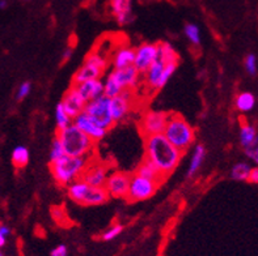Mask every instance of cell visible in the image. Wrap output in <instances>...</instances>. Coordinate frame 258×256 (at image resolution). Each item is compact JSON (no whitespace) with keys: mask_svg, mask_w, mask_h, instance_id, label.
Wrapping results in <instances>:
<instances>
[{"mask_svg":"<svg viewBox=\"0 0 258 256\" xmlns=\"http://www.w3.org/2000/svg\"><path fill=\"white\" fill-rule=\"evenodd\" d=\"M146 158L156 166L159 172L168 178L182 159V152L177 149L164 135H155L144 139Z\"/></svg>","mask_w":258,"mask_h":256,"instance_id":"cell-1","label":"cell"},{"mask_svg":"<svg viewBox=\"0 0 258 256\" xmlns=\"http://www.w3.org/2000/svg\"><path fill=\"white\" fill-rule=\"evenodd\" d=\"M89 158L87 157L64 156L63 158L50 162V172L52 178L59 186L67 187L72 182L78 181L83 177L85 169L89 165Z\"/></svg>","mask_w":258,"mask_h":256,"instance_id":"cell-2","label":"cell"},{"mask_svg":"<svg viewBox=\"0 0 258 256\" xmlns=\"http://www.w3.org/2000/svg\"><path fill=\"white\" fill-rule=\"evenodd\" d=\"M56 137L64 148L66 156L87 157L89 158L95 150L96 143L80 131L75 124H71L62 131H58Z\"/></svg>","mask_w":258,"mask_h":256,"instance_id":"cell-3","label":"cell"},{"mask_svg":"<svg viewBox=\"0 0 258 256\" xmlns=\"http://www.w3.org/2000/svg\"><path fill=\"white\" fill-rule=\"evenodd\" d=\"M164 136L180 152H185L196 143V130L180 114H169Z\"/></svg>","mask_w":258,"mask_h":256,"instance_id":"cell-4","label":"cell"},{"mask_svg":"<svg viewBox=\"0 0 258 256\" xmlns=\"http://www.w3.org/2000/svg\"><path fill=\"white\" fill-rule=\"evenodd\" d=\"M67 195L76 204L88 207L105 204L109 200V194L105 188L87 185L83 179H78L67 186Z\"/></svg>","mask_w":258,"mask_h":256,"instance_id":"cell-5","label":"cell"},{"mask_svg":"<svg viewBox=\"0 0 258 256\" xmlns=\"http://www.w3.org/2000/svg\"><path fill=\"white\" fill-rule=\"evenodd\" d=\"M109 64L108 54H104L101 50L95 49L91 51L85 58L82 67L75 72L72 84H80V82L93 80V78H101L106 72Z\"/></svg>","mask_w":258,"mask_h":256,"instance_id":"cell-6","label":"cell"},{"mask_svg":"<svg viewBox=\"0 0 258 256\" xmlns=\"http://www.w3.org/2000/svg\"><path fill=\"white\" fill-rule=\"evenodd\" d=\"M84 113L88 114L89 117L104 130L108 131L114 127L115 122L113 119V114H111L110 98L106 96H101V97L88 102L84 109Z\"/></svg>","mask_w":258,"mask_h":256,"instance_id":"cell-7","label":"cell"},{"mask_svg":"<svg viewBox=\"0 0 258 256\" xmlns=\"http://www.w3.org/2000/svg\"><path fill=\"white\" fill-rule=\"evenodd\" d=\"M169 114L160 110H148L143 114L139 122L141 132L143 137L155 136V135H163L168 123Z\"/></svg>","mask_w":258,"mask_h":256,"instance_id":"cell-8","label":"cell"},{"mask_svg":"<svg viewBox=\"0 0 258 256\" xmlns=\"http://www.w3.org/2000/svg\"><path fill=\"white\" fill-rule=\"evenodd\" d=\"M159 183L150 179H146L143 177L134 174L130 178V187H128L127 200L137 203V201H143L152 198L155 192L159 188Z\"/></svg>","mask_w":258,"mask_h":256,"instance_id":"cell-9","label":"cell"},{"mask_svg":"<svg viewBox=\"0 0 258 256\" xmlns=\"http://www.w3.org/2000/svg\"><path fill=\"white\" fill-rule=\"evenodd\" d=\"M131 175L123 172H114L109 175L105 190L109 194V198L127 199L128 187H130Z\"/></svg>","mask_w":258,"mask_h":256,"instance_id":"cell-10","label":"cell"},{"mask_svg":"<svg viewBox=\"0 0 258 256\" xmlns=\"http://www.w3.org/2000/svg\"><path fill=\"white\" fill-rule=\"evenodd\" d=\"M157 52H159L157 43H142L139 47L135 49L134 67L141 75H144L151 65L154 64L157 59Z\"/></svg>","mask_w":258,"mask_h":256,"instance_id":"cell-11","label":"cell"},{"mask_svg":"<svg viewBox=\"0 0 258 256\" xmlns=\"http://www.w3.org/2000/svg\"><path fill=\"white\" fill-rule=\"evenodd\" d=\"M133 102H134V93L133 91H123L119 96L114 98H110L111 114L115 124L126 119L131 109H133Z\"/></svg>","mask_w":258,"mask_h":256,"instance_id":"cell-12","label":"cell"},{"mask_svg":"<svg viewBox=\"0 0 258 256\" xmlns=\"http://www.w3.org/2000/svg\"><path fill=\"white\" fill-rule=\"evenodd\" d=\"M109 75L114 78L122 91H134L142 82L141 73L137 71L134 65L122 69H113L109 72Z\"/></svg>","mask_w":258,"mask_h":256,"instance_id":"cell-13","label":"cell"},{"mask_svg":"<svg viewBox=\"0 0 258 256\" xmlns=\"http://www.w3.org/2000/svg\"><path fill=\"white\" fill-rule=\"evenodd\" d=\"M72 124H75L79 130L83 131V132H84L88 137H91L96 144H97L100 140L104 139L106 132H108V131L104 130L102 127L98 126L95 120L92 119L88 114H85L84 111L79 114L78 117L74 118Z\"/></svg>","mask_w":258,"mask_h":256,"instance_id":"cell-14","label":"cell"},{"mask_svg":"<svg viewBox=\"0 0 258 256\" xmlns=\"http://www.w3.org/2000/svg\"><path fill=\"white\" fill-rule=\"evenodd\" d=\"M60 104L63 105L64 110L67 111L70 117L74 119L75 117H78L79 114L84 111L85 106H87V101L83 98V96L78 91L76 85L72 84L64 93V97H63Z\"/></svg>","mask_w":258,"mask_h":256,"instance_id":"cell-15","label":"cell"},{"mask_svg":"<svg viewBox=\"0 0 258 256\" xmlns=\"http://www.w3.org/2000/svg\"><path fill=\"white\" fill-rule=\"evenodd\" d=\"M109 167L101 162H89L88 167L85 169L84 174L80 179L89 186L93 187H102L105 188V185L109 178Z\"/></svg>","mask_w":258,"mask_h":256,"instance_id":"cell-16","label":"cell"},{"mask_svg":"<svg viewBox=\"0 0 258 256\" xmlns=\"http://www.w3.org/2000/svg\"><path fill=\"white\" fill-rule=\"evenodd\" d=\"M165 67H167V63L157 58L154 64L151 65L148 71L143 75V80L142 81H143L146 88L150 89L151 92L160 91L161 88L165 87L163 82V73Z\"/></svg>","mask_w":258,"mask_h":256,"instance_id":"cell-17","label":"cell"},{"mask_svg":"<svg viewBox=\"0 0 258 256\" xmlns=\"http://www.w3.org/2000/svg\"><path fill=\"white\" fill-rule=\"evenodd\" d=\"M76 88L83 96V98L87 101V104L104 96V80L101 78H93V80L80 82V84H76Z\"/></svg>","mask_w":258,"mask_h":256,"instance_id":"cell-18","label":"cell"},{"mask_svg":"<svg viewBox=\"0 0 258 256\" xmlns=\"http://www.w3.org/2000/svg\"><path fill=\"white\" fill-rule=\"evenodd\" d=\"M135 49L130 46H119L113 54H111V65L113 69H122L130 65H134Z\"/></svg>","mask_w":258,"mask_h":256,"instance_id":"cell-19","label":"cell"},{"mask_svg":"<svg viewBox=\"0 0 258 256\" xmlns=\"http://www.w3.org/2000/svg\"><path fill=\"white\" fill-rule=\"evenodd\" d=\"M110 11L119 25H126L133 19L131 0H110Z\"/></svg>","mask_w":258,"mask_h":256,"instance_id":"cell-20","label":"cell"},{"mask_svg":"<svg viewBox=\"0 0 258 256\" xmlns=\"http://www.w3.org/2000/svg\"><path fill=\"white\" fill-rule=\"evenodd\" d=\"M135 174L139 175V177H143V178L146 179H150V181L156 182L159 185H161L164 182V179H165L164 178V175L159 172V169H157L156 166L151 162V161H148L147 158H144L141 162V165L138 166Z\"/></svg>","mask_w":258,"mask_h":256,"instance_id":"cell-21","label":"cell"},{"mask_svg":"<svg viewBox=\"0 0 258 256\" xmlns=\"http://www.w3.org/2000/svg\"><path fill=\"white\" fill-rule=\"evenodd\" d=\"M205 158H206V148L202 144H197L193 149V154L190 157L189 167H187L186 175L189 178L194 177V175L198 173V170L201 169V166L205 162Z\"/></svg>","mask_w":258,"mask_h":256,"instance_id":"cell-22","label":"cell"},{"mask_svg":"<svg viewBox=\"0 0 258 256\" xmlns=\"http://www.w3.org/2000/svg\"><path fill=\"white\" fill-rule=\"evenodd\" d=\"M157 47H159L157 58L161 59V60L167 63V64H170V63H178V54H177L176 50H174L169 43H157Z\"/></svg>","mask_w":258,"mask_h":256,"instance_id":"cell-23","label":"cell"},{"mask_svg":"<svg viewBox=\"0 0 258 256\" xmlns=\"http://www.w3.org/2000/svg\"><path fill=\"white\" fill-rule=\"evenodd\" d=\"M29 162V150L24 145L16 146L12 152V163L17 169H23Z\"/></svg>","mask_w":258,"mask_h":256,"instance_id":"cell-24","label":"cell"},{"mask_svg":"<svg viewBox=\"0 0 258 256\" xmlns=\"http://www.w3.org/2000/svg\"><path fill=\"white\" fill-rule=\"evenodd\" d=\"M240 130H241L240 131V143H241L242 148L245 149L246 146L250 145L254 141L255 137L258 136L257 131H255L254 127L244 122V120L241 122V128Z\"/></svg>","mask_w":258,"mask_h":256,"instance_id":"cell-25","label":"cell"},{"mask_svg":"<svg viewBox=\"0 0 258 256\" xmlns=\"http://www.w3.org/2000/svg\"><path fill=\"white\" fill-rule=\"evenodd\" d=\"M235 105L237 110L241 111V113H246V111H250L254 107L255 97L249 92H244V93H240L237 96Z\"/></svg>","mask_w":258,"mask_h":256,"instance_id":"cell-26","label":"cell"},{"mask_svg":"<svg viewBox=\"0 0 258 256\" xmlns=\"http://www.w3.org/2000/svg\"><path fill=\"white\" fill-rule=\"evenodd\" d=\"M72 120L74 119L70 117L69 114H67V111L64 110L63 105L59 102L55 107V122L58 131H62L64 130V128H67L69 126H71Z\"/></svg>","mask_w":258,"mask_h":256,"instance_id":"cell-27","label":"cell"},{"mask_svg":"<svg viewBox=\"0 0 258 256\" xmlns=\"http://www.w3.org/2000/svg\"><path fill=\"white\" fill-rule=\"evenodd\" d=\"M250 166L245 162H239L236 163L232 167V172H231V177H232L235 181H248L249 173H250Z\"/></svg>","mask_w":258,"mask_h":256,"instance_id":"cell-28","label":"cell"},{"mask_svg":"<svg viewBox=\"0 0 258 256\" xmlns=\"http://www.w3.org/2000/svg\"><path fill=\"white\" fill-rule=\"evenodd\" d=\"M123 231V226L121 224H114L109 226L104 233L101 234V239L104 242H110V240L115 239L117 237H119Z\"/></svg>","mask_w":258,"mask_h":256,"instance_id":"cell-29","label":"cell"},{"mask_svg":"<svg viewBox=\"0 0 258 256\" xmlns=\"http://www.w3.org/2000/svg\"><path fill=\"white\" fill-rule=\"evenodd\" d=\"M64 156H66L64 148H63L62 143L59 141L58 137H55V140L52 141L51 149H50V162L58 161V159L63 158Z\"/></svg>","mask_w":258,"mask_h":256,"instance_id":"cell-30","label":"cell"},{"mask_svg":"<svg viewBox=\"0 0 258 256\" xmlns=\"http://www.w3.org/2000/svg\"><path fill=\"white\" fill-rule=\"evenodd\" d=\"M185 36L187 37L190 43H193V45H200L201 43L200 28L197 25H194V24H187V25L185 26Z\"/></svg>","mask_w":258,"mask_h":256,"instance_id":"cell-31","label":"cell"},{"mask_svg":"<svg viewBox=\"0 0 258 256\" xmlns=\"http://www.w3.org/2000/svg\"><path fill=\"white\" fill-rule=\"evenodd\" d=\"M245 154L249 158L254 161L255 163H258V136L255 137L254 141H253L250 145H248L245 148Z\"/></svg>","mask_w":258,"mask_h":256,"instance_id":"cell-32","label":"cell"},{"mask_svg":"<svg viewBox=\"0 0 258 256\" xmlns=\"http://www.w3.org/2000/svg\"><path fill=\"white\" fill-rule=\"evenodd\" d=\"M245 68L249 75H255L257 73V59L253 54H249L245 58Z\"/></svg>","mask_w":258,"mask_h":256,"instance_id":"cell-33","label":"cell"},{"mask_svg":"<svg viewBox=\"0 0 258 256\" xmlns=\"http://www.w3.org/2000/svg\"><path fill=\"white\" fill-rule=\"evenodd\" d=\"M30 91H32V84H30L29 81H24L23 84L20 85L19 89H17V94H16L17 100L21 101V100H24V98L28 97L30 93Z\"/></svg>","mask_w":258,"mask_h":256,"instance_id":"cell-34","label":"cell"},{"mask_svg":"<svg viewBox=\"0 0 258 256\" xmlns=\"http://www.w3.org/2000/svg\"><path fill=\"white\" fill-rule=\"evenodd\" d=\"M50 256H69V248L66 244H58L52 248Z\"/></svg>","mask_w":258,"mask_h":256,"instance_id":"cell-35","label":"cell"},{"mask_svg":"<svg viewBox=\"0 0 258 256\" xmlns=\"http://www.w3.org/2000/svg\"><path fill=\"white\" fill-rule=\"evenodd\" d=\"M248 182H250V183H258V167H254V169L250 170L248 177Z\"/></svg>","mask_w":258,"mask_h":256,"instance_id":"cell-36","label":"cell"},{"mask_svg":"<svg viewBox=\"0 0 258 256\" xmlns=\"http://www.w3.org/2000/svg\"><path fill=\"white\" fill-rule=\"evenodd\" d=\"M71 56H72V47H67V49L64 50V52H63V62L70 60Z\"/></svg>","mask_w":258,"mask_h":256,"instance_id":"cell-37","label":"cell"},{"mask_svg":"<svg viewBox=\"0 0 258 256\" xmlns=\"http://www.w3.org/2000/svg\"><path fill=\"white\" fill-rule=\"evenodd\" d=\"M0 233L3 234L4 237H8V235H10L11 234V229L8 226H7V225H0Z\"/></svg>","mask_w":258,"mask_h":256,"instance_id":"cell-38","label":"cell"},{"mask_svg":"<svg viewBox=\"0 0 258 256\" xmlns=\"http://www.w3.org/2000/svg\"><path fill=\"white\" fill-rule=\"evenodd\" d=\"M6 242H7V237H4L3 234L0 233V248L6 244Z\"/></svg>","mask_w":258,"mask_h":256,"instance_id":"cell-39","label":"cell"},{"mask_svg":"<svg viewBox=\"0 0 258 256\" xmlns=\"http://www.w3.org/2000/svg\"><path fill=\"white\" fill-rule=\"evenodd\" d=\"M7 7V2L6 0H0V8L3 10V8H6Z\"/></svg>","mask_w":258,"mask_h":256,"instance_id":"cell-40","label":"cell"},{"mask_svg":"<svg viewBox=\"0 0 258 256\" xmlns=\"http://www.w3.org/2000/svg\"><path fill=\"white\" fill-rule=\"evenodd\" d=\"M0 256H3V253H2V252H0Z\"/></svg>","mask_w":258,"mask_h":256,"instance_id":"cell-41","label":"cell"}]
</instances>
